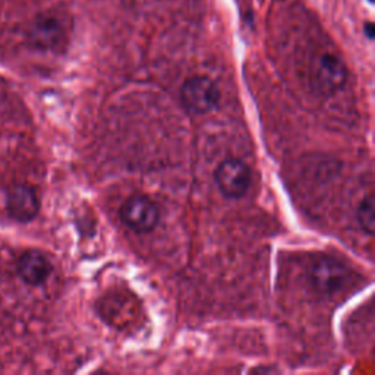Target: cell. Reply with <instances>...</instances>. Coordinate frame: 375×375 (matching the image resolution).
I'll return each instance as SVG.
<instances>
[{
  "mask_svg": "<svg viewBox=\"0 0 375 375\" xmlns=\"http://www.w3.org/2000/svg\"><path fill=\"white\" fill-rule=\"evenodd\" d=\"M72 32V18L61 9H51L37 15L27 37L30 44L42 51L61 53L66 49Z\"/></svg>",
  "mask_w": 375,
  "mask_h": 375,
  "instance_id": "obj_1",
  "label": "cell"
},
{
  "mask_svg": "<svg viewBox=\"0 0 375 375\" xmlns=\"http://www.w3.org/2000/svg\"><path fill=\"white\" fill-rule=\"evenodd\" d=\"M309 81L320 94L339 91L348 81V66L340 54L331 50L316 53L309 62Z\"/></svg>",
  "mask_w": 375,
  "mask_h": 375,
  "instance_id": "obj_2",
  "label": "cell"
},
{
  "mask_svg": "<svg viewBox=\"0 0 375 375\" xmlns=\"http://www.w3.org/2000/svg\"><path fill=\"white\" fill-rule=\"evenodd\" d=\"M220 97L219 85L205 75H195L186 80L180 90L183 106L194 115L210 113L217 107Z\"/></svg>",
  "mask_w": 375,
  "mask_h": 375,
  "instance_id": "obj_3",
  "label": "cell"
},
{
  "mask_svg": "<svg viewBox=\"0 0 375 375\" xmlns=\"http://www.w3.org/2000/svg\"><path fill=\"white\" fill-rule=\"evenodd\" d=\"M308 276L316 292L333 295L340 292L348 285L349 269L339 259L321 255L312 259Z\"/></svg>",
  "mask_w": 375,
  "mask_h": 375,
  "instance_id": "obj_4",
  "label": "cell"
},
{
  "mask_svg": "<svg viewBox=\"0 0 375 375\" xmlns=\"http://www.w3.org/2000/svg\"><path fill=\"white\" fill-rule=\"evenodd\" d=\"M214 179L224 197L236 199L248 192L252 182V172L245 161L232 157L219 164Z\"/></svg>",
  "mask_w": 375,
  "mask_h": 375,
  "instance_id": "obj_5",
  "label": "cell"
},
{
  "mask_svg": "<svg viewBox=\"0 0 375 375\" xmlns=\"http://www.w3.org/2000/svg\"><path fill=\"white\" fill-rule=\"evenodd\" d=\"M121 217L130 230L147 233L157 228L160 210L154 201L144 195H135L125 201L121 209Z\"/></svg>",
  "mask_w": 375,
  "mask_h": 375,
  "instance_id": "obj_6",
  "label": "cell"
},
{
  "mask_svg": "<svg viewBox=\"0 0 375 375\" xmlns=\"http://www.w3.org/2000/svg\"><path fill=\"white\" fill-rule=\"evenodd\" d=\"M18 274L30 286H40L50 277L53 264L50 258L40 251H27L18 259Z\"/></svg>",
  "mask_w": 375,
  "mask_h": 375,
  "instance_id": "obj_7",
  "label": "cell"
},
{
  "mask_svg": "<svg viewBox=\"0 0 375 375\" xmlns=\"http://www.w3.org/2000/svg\"><path fill=\"white\" fill-rule=\"evenodd\" d=\"M40 210V201L32 188L27 185L15 186L8 194V211L18 221L32 220Z\"/></svg>",
  "mask_w": 375,
  "mask_h": 375,
  "instance_id": "obj_8",
  "label": "cell"
},
{
  "mask_svg": "<svg viewBox=\"0 0 375 375\" xmlns=\"http://www.w3.org/2000/svg\"><path fill=\"white\" fill-rule=\"evenodd\" d=\"M356 219H358V223L361 229L367 235H374L375 232V199L372 194L365 195L359 205L358 210H356Z\"/></svg>",
  "mask_w": 375,
  "mask_h": 375,
  "instance_id": "obj_9",
  "label": "cell"
},
{
  "mask_svg": "<svg viewBox=\"0 0 375 375\" xmlns=\"http://www.w3.org/2000/svg\"><path fill=\"white\" fill-rule=\"evenodd\" d=\"M364 34L367 35L368 40H374L375 39V25L372 21H368L364 24Z\"/></svg>",
  "mask_w": 375,
  "mask_h": 375,
  "instance_id": "obj_10",
  "label": "cell"
},
{
  "mask_svg": "<svg viewBox=\"0 0 375 375\" xmlns=\"http://www.w3.org/2000/svg\"><path fill=\"white\" fill-rule=\"evenodd\" d=\"M368 2H369L371 5H374V4H375V0H368Z\"/></svg>",
  "mask_w": 375,
  "mask_h": 375,
  "instance_id": "obj_11",
  "label": "cell"
}]
</instances>
